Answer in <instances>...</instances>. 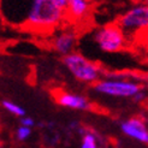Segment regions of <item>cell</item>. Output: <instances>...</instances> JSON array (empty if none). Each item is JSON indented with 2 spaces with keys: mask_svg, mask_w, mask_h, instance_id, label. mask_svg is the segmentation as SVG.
<instances>
[{
  "mask_svg": "<svg viewBox=\"0 0 148 148\" xmlns=\"http://www.w3.org/2000/svg\"><path fill=\"white\" fill-rule=\"evenodd\" d=\"M65 17V11L51 0H32L24 24L32 29H51L60 24Z\"/></svg>",
  "mask_w": 148,
  "mask_h": 148,
  "instance_id": "1",
  "label": "cell"
},
{
  "mask_svg": "<svg viewBox=\"0 0 148 148\" xmlns=\"http://www.w3.org/2000/svg\"><path fill=\"white\" fill-rule=\"evenodd\" d=\"M62 62L71 75L79 82L95 84L99 79H101L100 66L78 52H72L63 57Z\"/></svg>",
  "mask_w": 148,
  "mask_h": 148,
  "instance_id": "2",
  "label": "cell"
},
{
  "mask_svg": "<svg viewBox=\"0 0 148 148\" xmlns=\"http://www.w3.org/2000/svg\"><path fill=\"white\" fill-rule=\"evenodd\" d=\"M116 24L122 29L127 39L137 38L148 30V5L142 3L130 7L118 17Z\"/></svg>",
  "mask_w": 148,
  "mask_h": 148,
  "instance_id": "3",
  "label": "cell"
},
{
  "mask_svg": "<svg viewBox=\"0 0 148 148\" xmlns=\"http://www.w3.org/2000/svg\"><path fill=\"white\" fill-rule=\"evenodd\" d=\"M93 40L97 43L100 51L106 53H116L127 46V36L124 35L122 29L116 23L105 24L95 30Z\"/></svg>",
  "mask_w": 148,
  "mask_h": 148,
  "instance_id": "4",
  "label": "cell"
},
{
  "mask_svg": "<svg viewBox=\"0 0 148 148\" xmlns=\"http://www.w3.org/2000/svg\"><path fill=\"white\" fill-rule=\"evenodd\" d=\"M93 88L99 94L114 98H134L142 90V86L138 82L123 78H101Z\"/></svg>",
  "mask_w": 148,
  "mask_h": 148,
  "instance_id": "5",
  "label": "cell"
},
{
  "mask_svg": "<svg viewBox=\"0 0 148 148\" xmlns=\"http://www.w3.org/2000/svg\"><path fill=\"white\" fill-rule=\"evenodd\" d=\"M77 43V34L73 30H63L59 32L51 39V48L65 57L73 52Z\"/></svg>",
  "mask_w": 148,
  "mask_h": 148,
  "instance_id": "6",
  "label": "cell"
},
{
  "mask_svg": "<svg viewBox=\"0 0 148 148\" xmlns=\"http://www.w3.org/2000/svg\"><path fill=\"white\" fill-rule=\"evenodd\" d=\"M54 99L60 106L71 108V110H78V111H87L90 110L92 105L89 100L86 97L79 94H73L64 90H58L54 94Z\"/></svg>",
  "mask_w": 148,
  "mask_h": 148,
  "instance_id": "7",
  "label": "cell"
},
{
  "mask_svg": "<svg viewBox=\"0 0 148 148\" xmlns=\"http://www.w3.org/2000/svg\"><path fill=\"white\" fill-rule=\"evenodd\" d=\"M121 129L127 136L136 140L138 142L148 143V129L145 122L138 117H132L121 124Z\"/></svg>",
  "mask_w": 148,
  "mask_h": 148,
  "instance_id": "8",
  "label": "cell"
},
{
  "mask_svg": "<svg viewBox=\"0 0 148 148\" xmlns=\"http://www.w3.org/2000/svg\"><path fill=\"white\" fill-rule=\"evenodd\" d=\"M90 12V3L86 0H68L65 14L73 19H82Z\"/></svg>",
  "mask_w": 148,
  "mask_h": 148,
  "instance_id": "9",
  "label": "cell"
},
{
  "mask_svg": "<svg viewBox=\"0 0 148 148\" xmlns=\"http://www.w3.org/2000/svg\"><path fill=\"white\" fill-rule=\"evenodd\" d=\"M78 132L82 134V143H81V148H98V134H95L94 131L89 129H84L79 127Z\"/></svg>",
  "mask_w": 148,
  "mask_h": 148,
  "instance_id": "10",
  "label": "cell"
},
{
  "mask_svg": "<svg viewBox=\"0 0 148 148\" xmlns=\"http://www.w3.org/2000/svg\"><path fill=\"white\" fill-rule=\"evenodd\" d=\"M1 105H3V107L7 111V112H10V113H12L14 116L21 117V118L25 116V110L22 106L17 105V103H14V102H12L10 100H3Z\"/></svg>",
  "mask_w": 148,
  "mask_h": 148,
  "instance_id": "11",
  "label": "cell"
},
{
  "mask_svg": "<svg viewBox=\"0 0 148 148\" xmlns=\"http://www.w3.org/2000/svg\"><path fill=\"white\" fill-rule=\"evenodd\" d=\"M32 135V129L30 128H27V127H21L17 129L16 131V136L19 141H25V140Z\"/></svg>",
  "mask_w": 148,
  "mask_h": 148,
  "instance_id": "12",
  "label": "cell"
},
{
  "mask_svg": "<svg viewBox=\"0 0 148 148\" xmlns=\"http://www.w3.org/2000/svg\"><path fill=\"white\" fill-rule=\"evenodd\" d=\"M21 125H22V127H27V128H30L32 129L34 125H35V121L33 119L32 117L24 116V117L21 118Z\"/></svg>",
  "mask_w": 148,
  "mask_h": 148,
  "instance_id": "13",
  "label": "cell"
},
{
  "mask_svg": "<svg viewBox=\"0 0 148 148\" xmlns=\"http://www.w3.org/2000/svg\"><path fill=\"white\" fill-rule=\"evenodd\" d=\"M51 1H53L58 7H60L62 10H66V6H68V0H51Z\"/></svg>",
  "mask_w": 148,
  "mask_h": 148,
  "instance_id": "14",
  "label": "cell"
},
{
  "mask_svg": "<svg viewBox=\"0 0 148 148\" xmlns=\"http://www.w3.org/2000/svg\"><path fill=\"white\" fill-rule=\"evenodd\" d=\"M136 39H142V41H143V43H145V46L148 48V30H146L145 33H142L140 36H137Z\"/></svg>",
  "mask_w": 148,
  "mask_h": 148,
  "instance_id": "15",
  "label": "cell"
},
{
  "mask_svg": "<svg viewBox=\"0 0 148 148\" xmlns=\"http://www.w3.org/2000/svg\"><path fill=\"white\" fill-rule=\"evenodd\" d=\"M145 98H146V94L143 93V90H141V92H138L136 95L132 99H134L136 102H140V101H142V100H145Z\"/></svg>",
  "mask_w": 148,
  "mask_h": 148,
  "instance_id": "16",
  "label": "cell"
},
{
  "mask_svg": "<svg viewBox=\"0 0 148 148\" xmlns=\"http://www.w3.org/2000/svg\"><path fill=\"white\" fill-rule=\"evenodd\" d=\"M143 3H145V4H147V5H148V0H143Z\"/></svg>",
  "mask_w": 148,
  "mask_h": 148,
  "instance_id": "17",
  "label": "cell"
},
{
  "mask_svg": "<svg viewBox=\"0 0 148 148\" xmlns=\"http://www.w3.org/2000/svg\"><path fill=\"white\" fill-rule=\"evenodd\" d=\"M1 147H3V143H1V142H0V148H1Z\"/></svg>",
  "mask_w": 148,
  "mask_h": 148,
  "instance_id": "18",
  "label": "cell"
},
{
  "mask_svg": "<svg viewBox=\"0 0 148 148\" xmlns=\"http://www.w3.org/2000/svg\"><path fill=\"white\" fill-rule=\"evenodd\" d=\"M86 1H89L90 3V1H93V0H86Z\"/></svg>",
  "mask_w": 148,
  "mask_h": 148,
  "instance_id": "19",
  "label": "cell"
},
{
  "mask_svg": "<svg viewBox=\"0 0 148 148\" xmlns=\"http://www.w3.org/2000/svg\"><path fill=\"white\" fill-rule=\"evenodd\" d=\"M105 148H107V147H105Z\"/></svg>",
  "mask_w": 148,
  "mask_h": 148,
  "instance_id": "20",
  "label": "cell"
}]
</instances>
